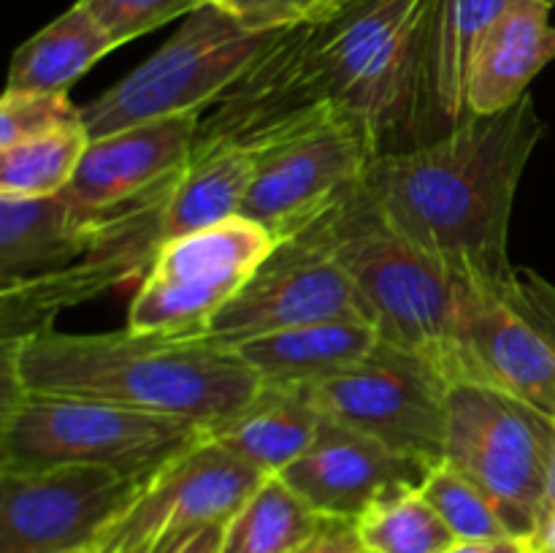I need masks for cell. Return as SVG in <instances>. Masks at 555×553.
I'll return each instance as SVG.
<instances>
[{
  "label": "cell",
  "instance_id": "cell-16",
  "mask_svg": "<svg viewBox=\"0 0 555 553\" xmlns=\"http://www.w3.org/2000/svg\"><path fill=\"white\" fill-rule=\"evenodd\" d=\"M434 464L390 450L369 434L323 417L312 448L282 477L325 518L358 520L374 504L423 488Z\"/></svg>",
  "mask_w": 555,
  "mask_h": 553
},
{
  "label": "cell",
  "instance_id": "cell-3",
  "mask_svg": "<svg viewBox=\"0 0 555 553\" xmlns=\"http://www.w3.org/2000/svg\"><path fill=\"white\" fill-rule=\"evenodd\" d=\"M434 0H347L312 27V47L341 112L379 152L442 136L428 81Z\"/></svg>",
  "mask_w": 555,
  "mask_h": 553
},
{
  "label": "cell",
  "instance_id": "cell-24",
  "mask_svg": "<svg viewBox=\"0 0 555 553\" xmlns=\"http://www.w3.org/2000/svg\"><path fill=\"white\" fill-rule=\"evenodd\" d=\"M255 166L258 157L238 146L193 150L163 209V242L238 217L253 184Z\"/></svg>",
  "mask_w": 555,
  "mask_h": 553
},
{
  "label": "cell",
  "instance_id": "cell-31",
  "mask_svg": "<svg viewBox=\"0 0 555 553\" xmlns=\"http://www.w3.org/2000/svg\"><path fill=\"white\" fill-rule=\"evenodd\" d=\"M70 123H81V108L68 95L5 90L0 101V150Z\"/></svg>",
  "mask_w": 555,
  "mask_h": 553
},
{
  "label": "cell",
  "instance_id": "cell-26",
  "mask_svg": "<svg viewBox=\"0 0 555 553\" xmlns=\"http://www.w3.org/2000/svg\"><path fill=\"white\" fill-rule=\"evenodd\" d=\"M323 518L285 477L269 475L225 524L222 553H293Z\"/></svg>",
  "mask_w": 555,
  "mask_h": 553
},
{
  "label": "cell",
  "instance_id": "cell-32",
  "mask_svg": "<svg viewBox=\"0 0 555 553\" xmlns=\"http://www.w3.org/2000/svg\"><path fill=\"white\" fill-rule=\"evenodd\" d=\"M347 0H220L244 30L280 33L293 27H318L336 14Z\"/></svg>",
  "mask_w": 555,
  "mask_h": 553
},
{
  "label": "cell",
  "instance_id": "cell-23",
  "mask_svg": "<svg viewBox=\"0 0 555 553\" xmlns=\"http://www.w3.org/2000/svg\"><path fill=\"white\" fill-rule=\"evenodd\" d=\"M513 0H434L428 81L442 130L469 119V79L477 52L493 22Z\"/></svg>",
  "mask_w": 555,
  "mask_h": 553
},
{
  "label": "cell",
  "instance_id": "cell-6",
  "mask_svg": "<svg viewBox=\"0 0 555 553\" xmlns=\"http://www.w3.org/2000/svg\"><path fill=\"white\" fill-rule=\"evenodd\" d=\"M274 36L244 30L217 3L201 5L152 57L81 108L87 133L103 139L152 119L201 114Z\"/></svg>",
  "mask_w": 555,
  "mask_h": 553
},
{
  "label": "cell",
  "instance_id": "cell-28",
  "mask_svg": "<svg viewBox=\"0 0 555 553\" xmlns=\"http://www.w3.org/2000/svg\"><path fill=\"white\" fill-rule=\"evenodd\" d=\"M356 526L361 545L372 553H448L459 542L421 488L374 504Z\"/></svg>",
  "mask_w": 555,
  "mask_h": 553
},
{
  "label": "cell",
  "instance_id": "cell-5",
  "mask_svg": "<svg viewBox=\"0 0 555 553\" xmlns=\"http://www.w3.org/2000/svg\"><path fill=\"white\" fill-rule=\"evenodd\" d=\"M206 437L188 417L95 399L20 394L0 415V472L106 466L150 475Z\"/></svg>",
  "mask_w": 555,
  "mask_h": 553
},
{
  "label": "cell",
  "instance_id": "cell-14",
  "mask_svg": "<svg viewBox=\"0 0 555 553\" xmlns=\"http://www.w3.org/2000/svg\"><path fill=\"white\" fill-rule=\"evenodd\" d=\"M177 177L144 198L103 217L90 247L68 266L3 287V342L22 339L43 325H52L54 312L63 307L90 301L144 266H152L163 244V209Z\"/></svg>",
  "mask_w": 555,
  "mask_h": 553
},
{
  "label": "cell",
  "instance_id": "cell-21",
  "mask_svg": "<svg viewBox=\"0 0 555 553\" xmlns=\"http://www.w3.org/2000/svg\"><path fill=\"white\" fill-rule=\"evenodd\" d=\"M101 220L76 217L63 195H0V291L68 266L90 247Z\"/></svg>",
  "mask_w": 555,
  "mask_h": 553
},
{
  "label": "cell",
  "instance_id": "cell-20",
  "mask_svg": "<svg viewBox=\"0 0 555 553\" xmlns=\"http://www.w3.org/2000/svg\"><path fill=\"white\" fill-rule=\"evenodd\" d=\"M379 345V331L358 320H325L242 342L236 356L271 388H307L361 363Z\"/></svg>",
  "mask_w": 555,
  "mask_h": 553
},
{
  "label": "cell",
  "instance_id": "cell-30",
  "mask_svg": "<svg viewBox=\"0 0 555 553\" xmlns=\"http://www.w3.org/2000/svg\"><path fill=\"white\" fill-rule=\"evenodd\" d=\"M117 47L201 9L198 0H79Z\"/></svg>",
  "mask_w": 555,
  "mask_h": 553
},
{
  "label": "cell",
  "instance_id": "cell-34",
  "mask_svg": "<svg viewBox=\"0 0 555 553\" xmlns=\"http://www.w3.org/2000/svg\"><path fill=\"white\" fill-rule=\"evenodd\" d=\"M361 548L356 520L323 518L320 529L293 553H358Z\"/></svg>",
  "mask_w": 555,
  "mask_h": 553
},
{
  "label": "cell",
  "instance_id": "cell-7",
  "mask_svg": "<svg viewBox=\"0 0 555 553\" xmlns=\"http://www.w3.org/2000/svg\"><path fill=\"white\" fill-rule=\"evenodd\" d=\"M553 445L555 421L526 401L480 383L448 388L442 461L496 504L513 537L540 531Z\"/></svg>",
  "mask_w": 555,
  "mask_h": 553
},
{
  "label": "cell",
  "instance_id": "cell-25",
  "mask_svg": "<svg viewBox=\"0 0 555 553\" xmlns=\"http://www.w3.org/2000/svg\"><path fill=\"white\" fill-rule=\"evenodd\" d=\"M114 49L117 43L92 20L90 11L74 3L16 49L5 90L68 95L70 87Z\"/></svg>",
  "mask_w": 555,
  "mask_h": 553
},
{
  "label": "cell",
  "instance_id": "cell-1",
  "mask_svg": "<svg viewBox=\"0 0 555 553\" xmlns=\"http://www.w3.org/2000/svg\"><path fill=\"white\" fill-rule=\"evenodd\" d=\"M542 136L545 123L526 95L426 144L379 152L361 184L379 215L461 285L502 296L515 274L509 215Z\"/></svg>",
  "mask_w": 555,
  "mask_h": 553
},
{
  "label": "cell",
  "instance_id": "cell-41",
  "mask_svg": "<svg viewBox=\"0 0 555 553\" xmlns=\"http://www.w3.org/2000/svg\"><path fill=\"white\" fill-rule=\"evenodd\" d=\"M358 553H372V551H366V548H361V551H358Z\"/></svg>",
  "mask_w": 555,
  "mask_h": 553
},
{
  "label": "cell",
  "instance_id": "cell-40",
  "mask_svg": "<svg viewBox=\"0 0 555 553\" xmlns=\"http://www.w3.org/2000/svg\"><path fill=\"white\" fill-rule=\"evenodd\" d=\"M209 3H220V0H198V5H209Z\"/></svg>",
  "mask_w": 555,
  "mask_h": 553
},
{
  "label": "cell",
  "instance_id": "cell-22",
  "mask_svg": "<svg viewBox=\"0 0 555 553\" xmlns=\"http://www.w3.org/2000/svg\"><path fill=\"white\" fill-rule=\"evenodd\" d=\"M323 415L298 390L263 385L238 415L206 428L211 442L263 475H282L318 439Z\"/></svg>",
  "mask_w": 555,
  "mask_h": 553
},
{
  "label": "cell",
  "instance_id": "cell-17",
  "mask_svg": "<svg viewBox=\"0 0 555 553\" xmlns=\"http://www.w3.org/2000/svg\"><path fill=\"white\" fill-rule=\"evenodd\" d=\"M198 128L201 114H177L92 139L63 198L87 222L144 198L188 166Z\"/></svg>",
  "mask_w": 555,
  "mask_h": 553
},
{
  "label": "cell",
  "instance_id": "cell-4",
  "mask_svg": "<svg viewBox=\"0 0 555 553\" xmlns=\"http://www.w3.org/2000/svg\"><path fill=\"white\" fill-rule=\"evenodd\" d=\"M304 228L352 276L372 309L379 339L426 358L450 385L464 380L459 347L464 285L406 242L379 215L363 184Z\"/></svg>",
  "mask_w": 555,
  "mask_h": 553
},
{
  "label": "cell",
  "instance_id": "cell-12",
  "mask_svg": "<svg viewBox=\"0 0 555 553\" xmlns=\"http://www.w3.org/2000/svg\"><path fill=\"white\" fill-rule=\"evenodd\" d=\"M325 320L372 323V309L352 276L309 228L276 242L274 253L215 318L206 339L222 347Z\"/></svg>",
  "mask_w": 555,
  "mask_h": 553
},
{
  "label": "cell",
  "instance_id": "cell-15",
  "mask_svg": "<svg viewBox=\"0 0 555 553\" xmlns=\"http://www.w3.org/2000/svg\"><path fill=\"white\" fill-rule=\"evenodd\" d=\"M374 155L361 125L334 119L260 155L238 215L282 242L358 188Z\"/></svg>",
  "mask_w": 555,
  "mask_h": 553
},
{
  "label": "cell",
  "instance_id": "cell-9",
  "mask_svg": "<svg viewBox=\"0 0 555 553\" xmlns=\"http://www.w3.org/2000/svg\"><path fill=\"white\" fill-rule=\"evenodd\" d=\"M201 117L193 150L238 146L255 157L347 117L312 47V27L280 30Z\"/></svg>",
  "mask_w": 555,
  "mask_h": 553
},
{
  "label": "cell",
  "instance_id": "cell-8",
  "mask_svg": "<svg viewBox=\"0 0 555 553\" xmlns=\"http://www.w3.org/2000/svg\"><path fill=\"white\" fill-rule=\"evenodd\" d=\"M276 247L247 217L184 233L160 244L128 307L135 334L204 336Z\"/></svg>",
  "mask_w": 555,
  "mask_h": 553
},
{
  "label": "cell",
  "instance_id": "cell-18",
  "mask_svg": "<svg viewBox=\"0 0 555 553\" xmlns=\"http://www.w3.org/2000/svg\"><path fill=\"white\" fill-rule=\"evenodd\" d=\"M459 347L461 383L491 385L555 421V350L499 293L464 285Z\"/></svg>",
  "mask_w": 555,
  "mask_h": 553
},
{
  "label": "cell",
  "instance_id": "cell-13",
  "mask_svg": "<svg viewBox=\"0 0 555 553\" xmlns=\"http://www.w3.org/2000/svg\"><path fill=\"white\" fill-rule=\"evenodd\" d=\"M269 475L204 437L152 475L98 553H168L209 524H228Z\"/></svg>",
  "mask_w": 555,
  "mask_h": 553
},
{
  "label": "cell",
  "instance_id": "cell-39",
  "mask_svg": "<svg viewBox=\"0 0 555 553\" xmlns=\"http://www.w3.org/2000/svg\"><path fill=\"white\" fill-rule=\"evenodd\" d=\"M70 553H98V551H95V545H90V548H81V551H70Z\"/></svg>",
  "mask_w": 555,
  "mask_h": 553
},
{
  "label": "cell",
  "instance_id": "cell-2",
  "mask_svg": "<svg viewBox=\"0 0 555 553\" xmlns=\"http://www.w3.org/2000/svg\"><path fill=\"white\" fill-rule=\"evenodd\" d=\"M263 383L236 350L206 336L135 331L65 334L54 325L3 342V404L20 394L95 399L215 426Z\"/></svg>",
  "mask_w": 555,
  "mask_h": 553
},
{
  "label": "cell",
  "instance_id": "cell-29",
  "mask_svg": "<svg viewBox=\"0 0 555 553\" xmlns=\"http://www.w3.org/2000/svg\"><path fill=\"white\" fill-rule=\"evenodd\" d=\"M421 493L437 510L439 518L448 524V529L453 531L459 542L513 537L504 526L496 504L469 477L461 475L455 466L444 464V461L434 466L431 475L423 483Z\"/></svg>",
  "mask_w": 555,
  "mask_h": 553
},
{
  "label": "cell",
  "instance_id": "cell-33",
  "mask_svg": "<svg viewBox=\"0 0 555 553\" xmlns=\"http://www.w3.org/2000/svg\"><path fill=\"white\" fill-rule=\"evenodd\" d=\"M502 298L555 350V285L551 280L534 269H515L513 280L502 287Z\"/></svg>",
  "mask_w": 555,
  "mask_h": 553
},
{
  "label": "cell",
  "instance_id": "cell-35",
  "mask_svg": "<svg viewBox=\"0 0 555 553\" xmlns=\"http://www.w3.org/2000/svg\"><path fill=\"white\" fill-rule=\"evenodd\" d=\"M448 553H537L531 537H499V540L455 542Z\"/></svg>",
  "mask_w": 555,
  "mask_h": 553
},
{
  "label": "cell",
  "instance_id": "cell-36",
  "mask_svg": "<svg viewBox=\"0 0 555 553\" xmlns=\"http://www.w3.org/2000/svg\"><path fill=\"white\" fill-rule=\"evenodd\" d=\"M222 537H225V524H209L168 553H222Z\"/></svg>",
  "mask_w": 555,
  "mask_h": 553
},
{
  "label": "cell",
  "instance_id": "cell-10",
  "mask_svg": "<svg viewBox=\"0 0 555 553\" xmlns=\"http://www.w3.org/2000/svg\"><path fill=\"white\" fill-rule=\"evenodd\" d=\"M448 388L426 358L379 339L361 363L298 394L323 417L437 466L444 459Z\"/></svg>",
  "mask_w": 555,
  "mask_h": 553
},
{
  "label": "cell",
  "instance_id": "cell-11",
  "mask_svg": "<svg viewBox=\"0 0 555 553\" xmlns=\"http://www.w3.org/2000/svg\"><path fill=\"white\" fill-rule=\"evenodd\" d=\"M152 475L106 466L0 472V553H70L95 545Z\"/></svg>",
  "mask_w": 555,
  "mask_h": 553
},
{
  "label": "cell",
  "instance_id": "cell-37",
  "mask_svg": "<svg viewBox=\"0 0 555 553\" xmlns=\"http://www.w3.org/2000/svg\"><path fill=\"white\" fill-rule=\"evenodd\" d=\"M531 540H534L537 553H555V515L540 526V531Z\"/></svg>",
  "mask_w": 555,
  "mask_h": 553
},
{
  "label": "cell",
  "instance_id": "cell-19",
  "mask_svg": "<svg viewBox=\"0 0 555 553\" xmlns=\"http://www.w3.org/2000/svg\"><path fill=\"white\" fill-rule=\"evenodd\" d=\"M555 0H513L493 22L472 65L469 114H496L529 95L534 76L555 57Z\"/></svg>",
  "mask_w": 555,
  "mask_h": 553
},
{
  "label": "cell",
  "instance_id": "cell-38",
  "mask_svg": "<svg viewBox=\"0 0 555 553\" xmlns=\"http://www.w3.org/2000/svg\"><path fill=\"white\" fill-rule=\"evenodd\" d=\"M555 515V445L551 455V470H547V488H545V504H542V524ZM540 524V526H542Z\"/></svg>",
  "mask_w": 555,
  "mask_h": 553
},
{
  "label": "cell",
  "instance_id": "cell-27",
  "mask_svg": "<svg viewBox=\"0 0 555 553\" xmlns=\"http://www.w3.org/2000/svg\"><path fill=\"white\" fill-rule=\"evenodd\" d=\"M81 123L60 125L0 150V195L9 198H52L74 182L76 168L90 146Z\"/></svg>",
  "mask_w": 555,
  "mask_h": 553
}]
</instances>
